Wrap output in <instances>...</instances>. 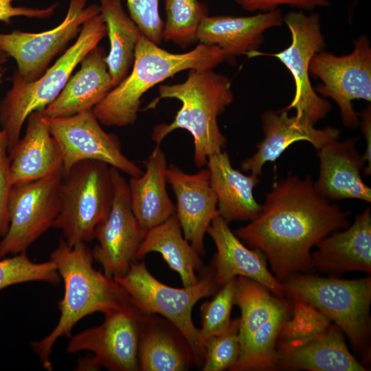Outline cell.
Wrapping results in <instances>:
<instances>
[{"label": "cell", "instance_id": "f35d334b", "mask_svg": "<svg viewBox=\"0 0 371 371\" xmlns=\"http://www.w3.org/2000/svg\"><path fill=\"white\" fill-rule=\"evenodd\" d=\"M21 0H0V21L10 25L11 19L14 16H25L31 19H47L52 16L56 8L58 3L44 8L13 6L12 2Z\"/></svg>", "mask_w": 371, "mask_h": 371}, {"label": "cell", "instance_id": "603a6c76", "mask_svg": "<svg viewBox=\"0 0 371 371\" xmlns=\"http://www.w3.org/2000/svg\"><path fill=\"white\" fill-rule=\"evenodd\" d=\"M278 370L366 371L352 355L344 333L334 323L304 341L276 347Z\"/></svg>", "mask_w": 371, "mask_h": 371}, {"label": "cell", "instance_id": "52a82bcc", "mask_svg": "<svg viewBox=\"0 0 371 371\" xmlns=\"http://www.w3.org/2000/svg\"><path fill=\"white\" fill-rule=\"evenodd\" d=\"M234 304L241 312L238 339L240 355L230 371L276 370V343L291 317L290 298L273 294L264 286L243 276L236 278Z\"/></svg>", "mask_w": 371, "mask_h": 371}, {"label": "cell", "instance_id": "d6a6232c", "mask_svg": "<svg viewBox=\"0 0 371 371\" xmlns=\"http://www.w3.org/2000/svg\"><path fill=\"white\" fill-rule=\"evenodd\" d=\"M291 317L278 336L276 347L300 343L326 330L333 322L319 311L304 302L293 300Z\"/></svg>", "mask_w": 371, "mask_h": 371}, {"label": "cell", "instance_id": "1f68e13d", "mask_svg": "<svg viewBox=\"0 0 371 371\" xmlns=\"http://www.w3.org/2000/svg\"><path fill=\"white\" fill-rule=\"evenodd\" d=\"M61 278L53 261L34 262L26 251L0 258V291L12 285L41 281L58 285Z\"/></svg>", "mask_w": 371, "mask_h": 371}, {"label": "cell", "instance_id": "2e32d148", "mask_svg": "<svg viewBox=\"0 0 371 371\" xmlns=\"http://www.w3.org/2000/svg\"><path fill=\"white\" fill-rule=\"evenodd\" d=\"M143 318L124 313L104 317L102 324L71 336L66 352L92 353V357L79 361L78 370L101 367L111 371L139 370V327Z\"/></svg>", "mask_w": 371, "mask_h": 371}, {"label": "cell", "instance_id": "e575fe53", "mask_svg": "<svg viewBox=\"0 0 371 371\" xmlns=\"http://www.w3.org/2000/svg\"><path fill=\"white\" fill-rule=\"evenodd\" d=\"M239 322L234 319L225 332L205 340L203 371L230 370L236 364L240 355Z\"/></svg>", "mask_w": 371, "mask_h": 371}, {"label": "cell", "instance_id": "60d3db41", "mask_svg": "<svg viewBox=\"0 0 371 371\" xmlns=\"http://www.w3.org/2000/svg\"><path fill=\"white\" fill-rule=\"evenodd\" d=\"M4 72H5V69L3 67V65L0 66V85L2 81V77L4 74ZM5 137H7L5 133L3 130L0 129V140Z\"/></svg>", "mask_w": 371, "mask_h": 371}, {"label": "cell", "instance_id": "3957f363", "mask_svg": "<svg viewBox=\"0 0 371 371\" xmlns=\"http://www.w3.org/2000/svg\"><path fill=\"white\" fill-rule=\"evenodd\" d=\"M158 93L146 109L166 98L178 100L181 106L172 122L153 128L151 138L157 145L177 128L188 131L193 137L194 161L199 168L207 164L210 156L223 150L227 139L217 118L234 100L229 78L213 69H192L183 82L161 85Z\"/></svg>", "mask_w": 371, "mask_h": 371}, {"label": "cell", "instance_id": "ba28073f", "mask_svg": "<svg viewBox=\"0 0 371 371\" xmlns=\"http://www.w3.org/2000/svg\"><path fill=\"white\" fill-rule=\"evenodd\" d=\"M113 279L144 314H157L172 322L188 342L194 363L202 365L204 349L200 341L199 328L192 321V311L199 300L214 295L218 289L212 267L203 270L196 284L181 289L161 282L143 262H135L124 276Z\"/></svg>", "mask_w": 371, "mask_h": 371}, {"label": "cell", "instance_id": "83f0119b", "mask_svg": "<svg viewBox=\"0 0 371 371\" xmlns=\"http://www.w3.org/2000/svg\"><path fill=\"white\" fill-rule=\"evenodd\" d=\"M145 172L131 177L128 183L133 212L140 227L147 231L176 214V206L166 190V157L157 145L144 161Z\"/></svg>", "mask_w": 371, "mask_h": 371}, {"label": "cell", "instance_id": "d6986e66", "mask_svg": "<svg viewBox=\"0 0 371 371\" xmlns=\"http://www.w3.org/2000/svg\"><path fill=\"white\" fill-rule=\"evenodd\" d=\"M357 137L331 140L319 149V176L314 187L327 200L360 199L371 202V190L363 181L365 161L356 148Z\"/></svg>", "mask_w": 371, "mask_h": 371}, {"label": "cell", "instance_id": "8992f818", "mask_svg": "<svg viewBox=\"0 0 371 371\" xmlns=\"http://www.w3.org/2000/svg\"><path fill=\"white\" fill-rule=\"evenodd\" d=\"M284 296L319 311L346 335L353 348L370 357L371 278L344 280L304 273L284 282Z\"/></svg>", "mask_w": 371, "mask_h": 371}, {"label": "cell", "instance_id": "7402d4cb", "mask_svg": "<svg viewBox=\"0 0 371 371\" xmlns=\"http://www.w3.org/2000/svg\"><path fill=\"white\" fill-rule=\"evenodd\" d=\"M283 16L280 8L247 16H207L199 25L197 40L218 47L227 61L249 56L262 43L266 30L282 25Z\"/></svg>", "mask_w": 371, "mask_h": 371}, {"label": "cell", "instance_id": "8d00e7d4", "mask_svg": "<svg viewBox=\"0 0 371 371\" xmlns=\"http://www.w3.org/2000/svg\"><path fill=\"white\" fill-rule=\"evenodd\" d=\"M8 153L7 137H5L0 140V236L2 238L9 227L8 200L13 186Z\"/></svg>", "mask_w": 371, "mask_h": 371}, {"label": "cell", "instance_id": "d590c367", "mask_svg": "<svg viewBox=\"0 0 371 371\" xmlns=\"http://www.w3.org/2000/svg\"><path fill=\"white\" fill-rule=\"evenodd\" d=\"M128 14L141 32L159 45L162 40L164 22L159 11V0H125Z\"/></svg>", "mask_w": 371, "mask_h": 371}, {"label": "cell", "instance_id": "9a60e30c", "mask_svg": "<svg viewBox=\"0 0 371 371\" xmlns=\"http://www.w3.org/2000/svg\"><path fill=\"white\" fill-rule=\"evenodd\" d=\"M113 198L106 217L95 230L99 242L93 249V260L101 265L109 277L124 276L135 262L145 236L131 207L128 183L117 169L111 167Z\"/></svg>", "mask_w": 371, "mask_h": 371}, {"label": "cell", "instance_id": "4fadbf2b", "mask_svg": "<svg viewBox=\"0 0 371 371\" xmlns=\"http://www.w3.org/2000/svg\"><path fill=\"white\" fill-rule=\"evenodd\" d=\"M87 0H70L65 17L49 30L32 33L15 30L0 33V49L16 61V71L26 81L40 78L52 60L77 38L83 23L100 13L99 5Z\"/></svg>", "mask_w": 371, "mask_h": 371}, {"label": "cell", "instance_id": "44dd1931", "mask_svg": "<svg viewBox=\"0 0 371 371\" xmlns=\"http://www.w3.org/2000/svg\"><path fill=\"white\" fill-rule=\"evenodd\" d=\"M288 111L283 109L267 110L262 113L263 138L256 145L257 151L241 162L244 171L260 176L267 161H276L295 142L306 141L318 150L327 142L339 139V129L331 126L315 128L314 126L299 122L295 115L290 117Z\"/></svg>", "mask_w": 371, "mask_h": 371}, {"label": "cell", "instance_id": "e0dca14e", "mask_svg": "<svg viewBox=\"0 0 371 371\" xmlns=\"http://www.w3.org/2000/svg\"><path fill=\"white\" fill-rule=\"evenodd\" d=\"M166 181L177 198L176 215L185 238L201 255L205 254L204 236L218 215L217 196L211 186L208 169L195 174L185 172L170 164Z\"/></svg>", "mask_w": 371, "mask_h": 371}, {"label": "cell", "instance_id": "ab89813d", "mask_svg": "<svg viewBox=\"0 0 371 371\" xmlns=\"http://www.w3.org/2000/svg\"><path fill=\"white\" fill-rule=\"evenodd\" d=\"M359 124L366 141V150L363 156L366 165L363 168L366 175H371V109L369 104L361 113H359Z\"/></svg>", "mask_w": 371, "mask_h": 371}, {"label": "cell", "instance_id": "4dcf8cb0", "mask_svg": "<svg viewBox=\"0 0 371 371\" xmlns=\"http://www.w3.org/2000/svg\"><path fill=\"white\" fill-rule=\"evenodd\" d=\"M166 19L162 40L182 49L198 41L197 33L208 9L199 0H164Z\"/></svg>", "mask_w": 371, "mask_h": 371}, {"label": "cell", "instance_id": "7c38bea8", "mask_svg": "<svg viewBox=\"0 0 371 371\" xmlns=\"http://www.w3.org/2000/svg\"><path fill=\"white\" fill-rule=\"evenodd\" d=\"M62 181L60 174L12 186L9 227L0 241V258L26 251L52 227L60 209Z\"/></svg>", "mask_w": 371, "mask_h": 371}, {"label": "cell", "instance_id": "4316f807", "mask_svg": "<svg viewBox=\"0 0 371 371\" xmlns=\"http://www.w3.org/2000/svg\"><path fill=\"white\" fill-rule=\"evenodd\" d=\"M206 164L211 186L217 196L219 215L228 224L254 220L262 210L253 192L260 183L259 177L245 175L234 168L228 154L223 150L210 156Z\"/></svg>", "mask_w": 371, "mask_h": 371}, {"label": "cell", "instance_id": "74e56055", "mask_svg": "<svg viewBox=\"0 0 371 371\" xmlns=\"http://www.w3.org/2000/svg\"><path fill=\"white\" fill-rule=\"evenodd\" d=\"M248 12H267L286 5L300 10H310L315 8L327 7L328 0H233Z\"/></svg>", "mask_w": 371, "mask_h": 371}, {"label": "cell", "instance_id": "ac0fdd59", "mask_svg": "<svg viewBox=\"0 0 371 371\" xmlns=\"http://www.w3.org/2000/svg\"><path fill=\"white\" fill-rule=\"evenodd\" d=\"M228 225L218 214L207 230L216 248L212 269L218 288L238 276H243L264 286L275 295L284 297L283 284L269 271L264 254L258 249L247 248Z\"/></svg>", "mask_w": 371, "mask_h": 371}, {"label": "cell", "instance_id": "277c9868", "mask_svg": "<svg viewBox=\"0 0 371 371\" xmlns=\"http://www.w3.org/2000/svg\"><path fill=\"white\" fill-rule=\"evenodd\" d=\"M226 61L221 49L199 43L190 52L174 54L142 33L137 42L132 69L92 109L106 126H126L137 119L143 95L155 85L187 69H213Z\"/></svg>", "mask_w": 371, "mask_h": 371}, {"label": "cell", "instance_id": "6da1fadb", "mask_svg": "<svg viewBox=\"0 0 371 371\" xmlns=\"http://www.w3.org/2000/svg\"><path fill=\"white\" fill-rule=\"evenodd\" d=\"M348 215L320 196L309 176L302 179L289 175L273 183L260 214L234 233L264 254L273 275L282 283L293 274L315 270L312 247L331 233L346 228Z\"/></svg>", "mask_w": 371, "mask_h": 371}, {"label": "cell", "instance_id": "cb8c5ba5", "mask_svg": "<svg viewBox=\"0 0 371 371\" xmlns=\"http://www.w3.org/2000/svg\"><path fill=\"white\" fill-rule=\"evenodd\" d=\"M311 253L314 269L323 272L371 273V210L367 207L353 224L322 238Z\"/></svg>", "mask_w": 371, "mask_h": 371}, {"label": "cell", "instance_id": "9c48e42d", "mask_svg": "<svg viewBox=\"0 0 371 371\" xmlns=\"http://www.w3.org/2000/svg\"><path fill=\"white\" fill-rule=\"evenodd\" d=\"M111 167L82 161L63 177L60 209L52 227L62 232L69 246L92 241L96 227L108 215L113 198Z\"/></svg>", "mask_w": 371, "mask_h": 371}, {"label": "cell", "instance_id": "7a4b0ae2", "mask_svg": "<svg viewBox=\"0 0 371 371\" xmlns=\"http://www.w3.org/2000/svg\"><path fill=\"white\" fill-rule=\"evenodd\" d=\"M49 260L55 264L64 283V295L58 303L60 315L49 334L31 342L46 370H52L49 358L56 341L63 337H70L74 326L87 315L100 312L108 317L124 313L143 318L146 315L113 278L93 267V252L86 243L71 247L61 238Z\"/></svg>", "mask_w": 371, "mask_h": 371}, {"label": "cell", "instance_id": "ffe728a7", "mask_svg": "<svg viewBox=\"0 0 371 371\" xmlns=\"http://www.w3.org/2000/svg\"><path fill=\"white\" fill-rule=\"evenodd\" d=\"M8 153L13 185L63 175L60 146L39 111L28 116L25 135Z\"/></svg>", "mask_w": 371, "mask_h": 371}, {"label": "cell", "instance_id": "836d02e7", "mask_svg": "<svg viewBox=\"0 0 371 371\" xmlns=\"http://www.w3.org/2000/svg\"><path fill=\"white\" fill-rule=\"evenodd\" d=\"M236 289V278L221 286L211 300L201 304V328L199 330L202 346L205 339L222 334L229 328Z\"/></svg>", "mask_w": 371, "mask_h": 371}, {"label": "cell", "instance_id": "484cf974", "mask_svg": "<svg viewBox=\"0 0 371 371\" xmlns=\"http://www.w3.org/2000/svg\"><path fill=\"white\" fill-rule=\"evenodd\" d=\"M138 359L142 371H185L194 363L181 331L157 314H146L140 321Z\"/></svg>", "mask_w": 371, "mask_h": 371}, {"label": "cell", "instance_id": "d4e9b609", "mask_svg": "<svg viewBox=\"0 0 371 371\" xmlns=\"http://www.w3.org/2000/svg\"><path fill=\"white\" fill-rule=\"evenodd\" d=\"M106 53L97 45L80 61L56 98L40 111L47 117H68L92 110L113 88L106 63Z\"/></svg>", "mask_w": 371, "mask_h": 371}, {"label": "cell", "instance_id": "b9f144b4", "mask_svg": "<svg viewBox=\"0 0 371 371\" xmlns=\"http://www.w3.org/2000/svg\"><path fill=\"white\" fill-rule=\"evenodd\" d=\"M9 59L8 55L0 49V66L7 63Z\"/></svg>", "mask_w": 371, "mask_h": 371}, {"label": "cell", "instance_id": "8fae6325", "mask_svg": "<svg viewBox=\"0 0 371 371\" xmlns=\"http://www.w3.org/2000/svg\"><path fill=\"white\" fill-rule=\"evenodd\" d=\"M349 54L338 56L326 51L311 60L309 74L319 78L315 92L332 98L338 105L345 126L355 128L360 117L352 106L354 100L371 101V47L366 35L354 41Z\"/></svg>", "mask_w": 371, "mask_h": 371}, {"label": "cell", "instance_id": "30bf717a", "mask_svg": "<svg viewBox=\"0 0 371 371\" xmlns=\"http://www.w3.org/2000/svg\"><path fill=\"white\" fill-rule=\"evenodd\" d=\"M291 35L290 45L278 53L256 51L249 57L271 56L278 58L290 71L295 83V93L286 111L295 109L299 122L314 126L331 110V104L319 96L309 78V65L313 56L324 50V37L322 33L319 15H306L302 11H291L283 16Z\"/></svg>", "mask_w": 371, "mask_h": 371}, {"label": "cell", "instance_id": "f546056e", "mask_svg": "<svg viewBox=\"0 0 371 371\" xmlns=\"http://www.w3.org/2000/svg\"><path fill=\"white\" fill-rule=\"evenodd\" d=\"M99 9L109 38L106 63L114 87L128 74L142 32L125 12L122 0H100Z\"/></svg>", "mask_w": 371, "mask_h": 371}, {"label": "cell", "instance_id": "5bb4252c", "mask_svg": "<svg viewBox=\"0 0 371 371\" xmlns=\"http://www.w3.org/2000/svg\"><path fill=\"white\" fill-rule=\"evenodd\" d=\"M44 117L62 153L63 177L86 160L106 163L131 177L142 175V169L122 153L115 135L102 129L92 110L68 117Z\"/></svg>", "mask_w": 371, "mask_h": 371}, {"label": "cell", "instance_id": "f1b7e54d", "mask_svg": "<svg viewBox=\"0 0 371 371\" xmlns=\"http://www.w3.org/2000/svg\"><path fill=\"white\" fill-rule=\"evenodd\" d=\"M150 252L162 256L169 267L179 273L183 286L198 282L196 271L202 270L203 267L201 255L185 238L176 214L146 232L136 259L140 260Z\"/></svg>", "mask_w": 371, "mask_h": 371}, {"label": "cell", "instance_id": "5b68a950", "mask_svg": "<svg viewBox=\"0 0 371 371\" xmlns=\"http://www.w3.org/2000/svg\"><path fill=\"white\" fill-rule=\"evenodd\" d=\"M106 35L105 23L98 13L83 23L74 43L40 78L26 81L14 71L12 87L0 102V126L7 136L8 152L20 139L28 116L42 111L56 98L82 59Z\"/></svg>", "mask_w": 371, "mask_h": 371}]
</instances>
